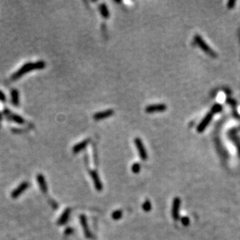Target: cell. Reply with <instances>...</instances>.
Returning <instances> with one entry per match:
<instances>
[{"mask_svg":"<svg viewBox=\"0 0 240 240\" xmlns=\"http://www.w3.org/2000/svg\"><path fill=\"white\" fill-rule=\"evenodd\" d=\"M167 109L166 104L163 103H159V104H153L149 105L145 108V111L146 113L149 114H153V113L156 112H163Z\"/></svg>","mask_w":240,"mask_h":240,"instance_id":"cell-5","label":"cell"},{"mask_svg":"<svg viewBox=\"0 0 240 240\" xmlns=\"http://www.w3.org/2000/svg\"><path fill=\"white\" fill-rule=\"evenodd\" d=\"M90 142V138H87V139H85L83 141H82L81 142H79L78 144L73 146V153H79V152L83 150L88 145L89 143Z\"/></svg>","mask_w":240,"mask_h":240,"instance_id":"cell-12","label":"cell"},{"mask_svg":"<svg viewBox=\"0 0 240 240\" xmlns=\"http://www.w3.org/2000/svg\"><path fill=\"white\" fill-rule=\"evenodd\" d=\"M70 213H71L70 208H67L65 212H64V213L61 215V216L60 217V218L58 219V225H64V224H65V222H66V221L69 220Z\"/></svg>","mask_w":240,"mask_h":240,"instance_id":"cell-14","label":"cell"},{"mask_svg":"<svg viewBox=\"0 0 240 240\" xmlns=\"http://www.w3.org/2000/svg\"><path fill=\"white\" fill-rule=\"evenodd\" d=\"M194 41H195V43H196V44H197V45H198L200 48H201L202 51L205 52L207 55H208L211 56V57H212V58L217 57V55H216L215 52H214L213 50L210 48L209 46L208 45V44H207V43H206V42L204 41L203 39H202V37L200 36V35H198V34L195 35Z\"/></svg>","mask_w":240,"mask_h":240,"instance_id":"cell-2","label":"cell"},{"mask_svg":"<svg viewBox=\"0 0 240 240\" xmlns=\"http://www.w3.org/2000/svg\"><path fill=\"white\" fill-rule=\"evenodd\" d=\"M141 170V166L139 163H134L132 167V170L134 173H138Z\"/></svg>","mask_w":240,"mask_h":240,"instance_id":"cell-20","label":"cell"},{"mask_svg":"<svg viewBox=\"0 0 240 240\" xmlns=\"http://www.w3.org/2000/svg\"><path fill=\"white\" fill-rule=\"evenodd\" d=\"M114 114V111L113 110H106V111H101V112L96 113L93 115V119L96 120H101L105 118H107L109 117H111Z\"/></svg>","mask_w":240,"mask_h":240,"instance_id":"cell-8","label":"cell"},{"mask_svg":"<svg viewBox=\"0 0 240 240\" xmlns=\"http://www.w3.org/2000/svg\"><path fill=\"white\" fill-rule=\"evenodd\" d=\"M46 63L44 61H38L37 62H27L21 67L19 70H17L15 73L13 74L11 79L16 80L24 76L26 73L34 70H40V69H44Z\"/></svg>","mask_w":240,"mask_h":240,"instance_id":"cell-1","label":"cell"},{"mask_svg":"<svg viewBox=\"0 0 240 240\" xmlns=\"http://www.w3.org/2000/svg\"><path fill=\"white\" fill-rule=\"evenodd\" d=\"M181 200L179 197H176L173 202V208H172V215L174 220H178L179 218V212L180 208Z\"/></svg>","mask_w":240,"mask_h":240,"instance_id":"cell-6","label":"cell"},{"mask_svg":"<svg viewBox=\"0 0 240 240\" xmlns=\"http://www.w3.org/2000/svg\"><path fill=\"white\" fill-rule=\"evenodd\" d=\"M221 111H222V106H221V104H219V103H215V104L214 105L213 107H212V110H211L210 112L212 113V114H214L220 113Z\"/></svg>","mask_w":240,"mask_h":240,"instance_id":"cell-17","label":"cell"},{"mask_svg":"<svg viewBox=\"0 0 240 240\" xmlns=\"http://www.w3.org/2000/svg\"><path fill=\"white\" fill-rule=\"evenodd\" d=\"M4 114H5L10 120H13V121L16 122V123H18V124H23V123H24L25 120L22 117L19 116V115L14 114H12V113L10 112L9 110H7V109L4 111Z\"/></svg>","mask_w":240,"mask_h":240,"instance_id":"cell-11","label":"cell"},{"mask_svg":"<svg viewBox=\"0 0 240 240\" xmlns=\"http://www.w3.org/2000/svg\"><path fill=\"white\" fill-rule=\"evenodd\" d=\"M6 100V96H5V94L3 93V92L0 90V101H2V102H5Z\"/></svg>","mask_w":240,"mask_h":240,"instance_id":"cell-23","label":"cell"},{"mask_svg":"<svg viewBox=\"0 0 240 240\" xmlns=\"http://www.w3.org/2000/svg\"><path fill=\"white\" fill-rule=\"evenodd\" d=\"M90 175L91 176V178L93 180L94 183V186H95L96 189L97 191H100L102 189H103V185H102V183H101L100 179L99 177V175L97 174V173L94 170H90Z\"/></svg>","mask_w":240,"mask_h":240,"instance_id":"cell-9","label":"cell"},{"mask_svg":"<svg viewBox=\"0 0 240 240\" xmlns=\"http://www.w3.org/2000/svg\"><path fill=\"white\" fill-rule=\"evenodd\" d=\"M212 117H213V114H212V113L211 112L208 113V114H206V116L203 118V120L200 121V123L198 124V126H197V132H198V133H202V132H204V130L207 128V127L208 126L210 122L212 121Z\"/></svg>","mask_w":240,"mask_h":240,"instance_id":"cell-3","label":"cell"},{"mask_svg":"<svg viewBox=\"0 0 240 240\" xmlns=\"http://www.w3.org/2000/svg\"><path fill=\"white\" fill-rule=\"evenodd\" d=\"M99 11H100L102 16L103 18H105V19H107L110 16V13H109L108 8H107V5L105 3L100 4V6H99Z\"/></svg>","mask_w":240,"mask_h":240,"instance_id":"cell-16","label":"cell"},{"mask_svg":"<svg viewBox=\"0 0 240 240\" xmlns=\"http://www.w3.org/2000/svg\"><path fill=\"white\" fill-rule=\"evenodd\" d=\"M122 215H123V212H122V211L118 210V211H115V212L112 214V218L113 219L118 220L122 217Z\"/></svg>","mask_w":240,"mask_h":240,"instance_id":"cell-18","label":"cell"},{"mask_svg":"<svg viewBox=\"0 0 240 240\" xmlns=\"http://www.w3.org/2000/svg\"><path fill=\"white\" fill-rule=\"evenodd\" d=\"M72 233H73V229H70V228H69V229H67L66 231H65V235H67V234L69 235Z\"/></svg>","mask_w":240,"mask_h":240,"instance_id":"cell-24","label":"cell"},{"mask_svg":"<svg viewBox=\"0 0 240 240\" xmlns=\"http://www.w3.org/2000/svg\"><path fill=\"white\" fill-rule=\"evenodd\" d=\"M37 183H38L40 188L41 191L44 194L47 193L48 191V186H47V183H46L45 178L42 174H38L37 176Z\"/></svg>","mask_w":240,"mask_h":240,"instance_id":"cell-13","label":"cell"},{"mask_svg":"<svg viewBox=\"0 0 240 240\" xmlns=\"http://www.w3.org/2000/svg\"><path fill=\"white\" fill-rule=\"evenodd\" d=\"M80 221H81V225H82V229H83L85 236L87 239L93 238V235H92L90 229H89V226L87 225V220H86V218L85 217V215H82L80 216Z\"/></svg>","mask_w":240,"mask_h":240,"instance_id":"cell-10","label":"cell"},{"mask_svg":"<svg viewBox=\"0 0 240 240\" xmlns=\"http://www.w3.org/2000/svg\"><path fill=\"white\" fill-rule=\"evenodd\" d=\"M29 187V183L27 182H23V183H21L20 185H19L14 190L11 194V197L13 198H16L19 196H20L22 194H23V191H25Z\"/></svg>","mask_w":240,"mask_h":240,"instance_id":"cell-7","label":"cell"},{"mask_svg":"<svg viewBox=\"0 0 240 240\" xmlns=\"http://www.w3.org/2000/svg\"><path fill=\"white\" fill-rule=\"evenodd\" d=\"M181 222L184 226H188L190 224V219L188 217H183L181 218Z\"/></svg>","mask_w":240,"mask_h":240,"instance_id":"cell-21","label":"cell"},{"mask_svg":"<svg viewBox=\"0 0 240 240\" xmlns=\"http://www.w3.org/2000/svg\"><path fill=\"white\" fill-rule=\"evenodd\" d=\"M134 141H135V146L137 147L138 151L140 158H141L142 160H145L147 159V157H148V155H147L146 150H145V146H144L143 141H141V138H135Z\"/></svg>","mask_w":240,"mask_h":240,"instance_id":"cell-4","label":"cell"},{"mask_svg":"<svg viewBox=\"0 0 240 240\" xmlns=\"http://www.w3.org/2000/svg\"><path fill=\"white\" fill-rule=\"evenodd\" d=\"M11 101L14 106H19V92L16 90H13L11 91Z\"/></svg>","mask_w":240,"mask_h":240,"instance_id":"cell-15","label":"cell"},{"mask_svg":"<svg viewBox=\"0 0 240 240\" xmlns=\"http://www.w3.org/2000/svg\"><path fill=\"white\" fill-rule=\"evenodd\" d=\"M143 209H144V211H145V212H149L151 210V208H152V204H151V202L149 201V200H146V201L143 204V206H142Z\"/></svg>","mask_w":240,"mask_h":240,"instance_id":"cell-19","label":"cell"},{"mask_svg":"<svg viewBox=\"0 0 240 240\" xmlns=\"http://www.w3.org/2000/svg\"><path fill=\"white\" fill-rule=\"evenodd\" d=\"M235 5H236V1L235 0H231V1L228 2V3H227V7L229 8V9H233L235 6Z\"/></svg>","mask_w":240,"mask_h":240,"instance_id":"cell-22","label":"cell"}]
</instances>
